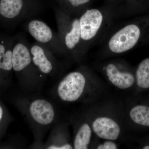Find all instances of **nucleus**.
Returning <instances> with one entry per match:
<instances>
[{"label": "nucleus", "instance_id": "f257e3e1", "mask_svg": "<svg viewBox=\"0 0 149 149\" xmlns=\"http://www.w3.org/2000/svg\"><path fill=\"white\" fill-rule=\"evenodd\" d=\"M37 94H23L18 99L17 106L35 141H42L48 131L59 121V115L54 102Z\"/></svg>", "mask_w": 149, "mask_h": 149}, {"label": "nucleus", "instance_id": "f03ea898", "mask_svg": "<svg viewBox=\"0 0 149 149\" xmlns=\"http://www.w3.org/2000/svg\"><path fill=\"white\" fill-rule=\"evenodd\" d=\"M13 70L18 75L19 85L23 94L39 93L45 81L33 64L29 48L24 43L16 44L12 51Z\"/></svg>", "mask_w": 149, "mask_h": 149}, {"label": "nucleus", "instance_id": "7ed1b4c3", "mask_svg": "<svg viewBox=\"0 0 149 149\" xmlns=\"http://www.w3.org/2000/svg\"><path fill=\"white\" fill-rule=\"evenodd\" d=\"M87 80L83 72L75 71L64 76L51 91L55 100L65 102L78 101L83 98L86 90Z\"/></svg>", "mask_w": 149, "mask_h": 149}, {"label": "nucleus", "instance_id": "20e7f679", "mask_svg": "<svg viewBox=\"0 0 149 149\" xmlns=\"http://www.w3.org/2000/svg\"><path fill=\"white\" fill-rule=\"evenodd\" d=\"M143 33V29L139 24H128L113 35L109 42V47L114 53L125 52L138 44Z\"/></svg>", "mask_w": 149, "mask_h": 149}, {"label": "nucleus", "instance_id": "39448f33", "mask_svg": "<svg viewBox=\"0 0 149 149\" xmlns=\"http://www.w3.org/2000/svg\"><path fill=\"white\" fill-rule=\"evenodd\" d=\"M29 50L33 64L42 75L45 77L56 75L57 63L49 51L39 45H33Z\"/></svg>", "mask_w": 149, "mask_h": 149}, {"label": "nucleus", "instance_id": "423d86ee", "mask_svg": "<svg viewBox=\"0 0 149 149\" xmlns=\"http://www.w3.org/2000/svg\"><path fill=\"white\" fill-rule=\"evenodd\" d=\"M103 15L97 9L88 10L79 19L81 39L90 41L97 34L103 21Z\"/></svg>", "mask_w": 149, "mask_h": 149}, {"label": "nucleus", "instance_id": "0eeeda50", "mask_svg": "<svg viewBox=\"0 0 149 149\" xmlns=\"http://www.w3.org/2000/svg\"><path fill=\"white\" fill-rule=\"evenodd\" d=\"M92 130L100 139L115 141L120 133V126L115 120L108 117L97 118L92 125Z\"/></svg>", "mask_w": 149, "mask_h": 149}, {"label": "nucleus", "instance_id": "6e6552de", "mask_svg": "<svg viewBox=\"0 0 149 149\" xmlns=\"http://www.w3.org/2000/svg\"><path fill=\"white\" fill-rule=\"evenodd\" d=\"M72 144L68 140L66 125L59 121L52 127L47 140L44 143V149H72Z\"/></svg>", "mask_w": 149, "mask_h": 149}, {"label": "nucleus", "instance_id": "1a4fd4ad", "mask_svg": "<svg viewBox=\"0 0 149 149\" xmlns=\"http://www.w3.org/2000/svg\"><path fill=\"white\" fill-rule=\"evenodd\" d=\"M106 72L111 83L119 89H128L132 87L135 83V77L132 73L121 71L113 63H109L107 65Z\"/></svg>", "mask_w": 149, "mask_h": 149}, {"label": "nucleus", "instance_id": "9d476101", "mask_svg": "<svg viewBox=\"0 0 149 149\" xmlns=\"http://www.w3.org/2000/svg\"><path fill=\"white\" fill-rule=\"evenodd\" d=\"M27 28L30 35L40 44H48L53 39L52 31L44 22L34 19L29 22Z\"/></svg>", "mask_w": 149, "mask_h": 149}, {"label": "nucleus", "instance_id": "9b49d317", "mask_svg": "<svg viewBox=\"0 0 149 149\" xmlns=\"http://www.w3.org/2000/svg\"><path fill=\"white\" fill-rule=\"evenodd\" d=\"M92 128L88 123H81L75 130L73 142V149H87L91 143Z\"/></svg>", "mask_w": 149, "mask_h": 149}, {"label": "nucleus", "instance_id": "f8f14e48", "mask_svg": "<svg viewBox=\"0 0 149 149\" xmlns=\"http://www.w3.org/2000/svg\"><path fill=\"white\" fill-rule=\"evenodd\" d=\"M22 0H1L0 14L8 19H13L19 16L23 9Z\"/></svg>", "mask_w": 149, "mask_h": 149}, {"label": "nucleus", "instance_id": "ddd939ff", "mask_svg": "<svg viewBox=\"0 0 149 149\" xmlns=\"http://www.w3.org/2000/svg\"><path fill=\"white\" fill-rule=\"evenodd\" d=\"M81 40L79 19L75 18L71 22L70 29L65 35V45L68 49L73 50L80 42Z\"/></svg>", "mask_w": 149, "mask_h": 149}, {"label": "nucleus", "instance_id": "4468645a", "mask_svg": "<svg viewBox=\"0 0 149 149\" xmlns=\"http://www.w3.org/2000/svg\"><path fill=\"white\" fill-rule=\"evenodd\" d=\"M130 118L139 125L149 127V107L138 105L133 107L129 113Z\"/></svg>", "mask_w": 149, "mask_h": 149}, {"label": "nucleus", "instance_id": "2eb2a0df", "mask_svg": "<svg viewBox=\"0 0 149 149\" xmlns=\"http://www.w3.org/2000/svg\"><path fill=\"white\" fill-rule=\"evenodd\" d=\"M137 85L141 88H149V58L145 59L139 64L136 72Z\"/></svg>", "mask_w": 149, "mask_h": 149}, {"label": "nucleus", "instance_id": "dca6fc26", "mask_svg": "<svg viewBox=\"0 0 149 149\" xmlns=\"http://www.w3.org/2000/svg\"><path fill=\"white\" fill-rule=\"evenodd\" d=\"M12 51L6 50L4 46L0 44V70L10 72L13 69Z\"/></svg>", "mask_w": 149, "mask_h": 149}, {"label": "nucleus", "instance_id": "f3484780", "mask_svg": "<svg viewBox=\"0 0 149 149\" xmlns=\"http://www.w3.org/2000/svg\"><path fill=\"white\" fill-rule=\"evenodd\" d=\"M98 149H117L116 144L112 141L107 140L103 143L100 144L97 148Z\"/></svg>", "mask_w": 149, "mask_h": 149}, {"label": "nucleus", "instance_id": "a211bd4d", "mask_svg": "<svg viewBox=\"0 0 149 149\" xmlns=\"http://www.w3.org/2000/svg\"><path fill=\"white\" fill-rule=\"evenodd\" d=\"M74 8H78L88 3L91 0H66Z\"/></svg>", "mask_w": 149, "mask_h": 149}, {"label": "nucleus", "instance_id": "6ab92c4d", "mask_svg": "<svg viewBox=\"0 0 149 149\" xmlns=\"http://www.w3.org/2000/svg\"><path fill=\"white\" fill-rule=\"evenodd\" d=\"M4 111L3 108L0 105V123L2 121L4 117Z\"/></svg>", "mask_w": 149, "mask_h": 149}, {"label": "nucleus", "instance_id": "aec40b11", "mask_svg": "<svg viewBox=\"0 0 149 149\" xmlns=\"http://www.w3.org/2000/svg\"><path fill=\"white\" fill-rule=\"evenodd\" d=\"M143 149H149V146H146L144 147L143 148Z\"/></svg>", "mask_w": 149, "mask_h": 149}, {"label": "nucleus", "instance_id": "412c9836", "mask_svg": "<svg viewBox=\"0 0 149 149\" xmlns=\"http://www.w3.org/2000/svg\"><path fill=\"white\" fill-rule=\"evenodd\" d=\"M136 1H143V0H134Z\"/></svg>", "mask_w": 149, "mask_h": 149}]
</instances>
